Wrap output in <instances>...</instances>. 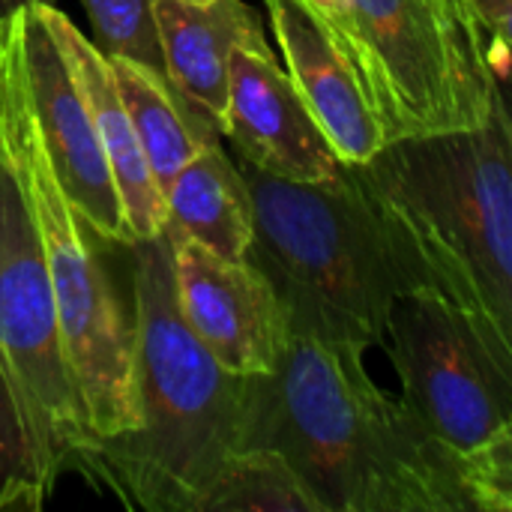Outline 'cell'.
Instances as JSON below:
<instances>
[{"instance_id": "obj_2", "label": "cell", "mask_w": 512, "mask_h": 512, "mask_svg": "<svg viewBox=\"0 0 512 512\" xmlns=\"http://www.w3.org/2000/svg\"><path fill=\"white\" fill-rule=\"evenodd\" d=\"M132 390L138 426L99 438L84 477L123 507L198 512L222 462L240 450L246 378L231 375L183 324L171 243L132 246Z\"/></svg>"}, {"instance_id": "obj_22", "label": "cell", "mask_w": 512, "mask_h": 512, "mask_svg": "<svg viewBox=\"0 0 512 512\" xmlns=\"http://www.w3.org/2000/svg\"><path fill=\"white\" fill-rule=\"evenodd\" d=\"M315 3H318V6H324V3H327V0H315Z\"/></svg>"}, {"instance_id": "obj_21", "label": "cell", "mask_w": 512, "mask_h": 512, "mask_svg": "<svg viewBox=\"0 0 512 512\" xmlns=\"http://www.w3.org/2000/svg\"><path fill=\"white\" fill-rule=\"evenodd\" d=\"M30 3H54V0H0V21L9 18L12 12H18L21 6H30Z\"/></svg>"}, {"instance_id": "obj_14", "label": "cell", "mask_w": 512, "mask_h": 512, "mask_svg": "<svg viewBox=\"0 0 512 512\" xmlns=\"http://www.w3.org/2000/svg\"><path fill=\"white\" fill-rule=\"evenodd\" d=\"M45 15H48V24L57 36V42L66 51V60L78 78V87L87 99L93 129H96L99 147L108 159L132 243L153 240L165 228V195H162L159 183L153 180V171L144 159V150L138 144L129 111L120 99L108 57L54 3L45 6Z\"/></svg>"}, {"instance_id": "obj_6", "label": "cell", "mask_w": 512, "mask_h": 512, "mask_svg": "<svg viewBox=\"0 0 512 512\" xmlns=\"http://www.w3.org/2000/svg\"><path fill=\"white\" fill-rule=\"evenodd\" d=\"M387 141L471 129L507 108L465 0H327Z\"/></svg>"}, {"instance_id": "obj_11", "label": "cell", "mask_w": 512, "mask_h": 512, "mask_svg": "<svg viewBox=\"0 0 512 512\" xmlns=\"http://www.w3.org/2000/svg\"><path fill=\"white\" fill-rule=\"evenodd\" d=\"M219 132L234 144L240 162L279 180L315 183L345 165L270 48L231 51Z\"/></svg>"}, {"instance_id": "obj_4", "label": "cell", "mask_w": 512, "mask_h": 512, "mask_svg": "<svg viewBox=\"0 0 512 512\" xmlns=\"http://www.w3.org/2000/svg\"><path fill=\"white\" fill-rule=\"evenodd\" d=\"M432 285L512 363V120L405 135L360 165Z\"/></svg>"}, {"instance_id": "obj_18", "label": "cell", "mask_w": 512, "mask_h": 512, "mask_svg": "<svg viewBox=\"0 0 512 512\" xmlns=\"http://www.w3.org/2000/svg\"><path fill=\"white\" fill-rule=\"evenodd\" d=\"M81 6L96 33L90 42L105 57H123L165 75L153 0H81Z\"/></svg>"}, {"instance_id": "obj_12", "label": "cell", "mask_w": 512, "mask_h": 512, "mask_svg": "<svg viewBox=\"0 0 512 512\" xmlns=\"http://www.w3.org/2000/svg\"><path fill=\"white\" fill-rule=\"evenodd\" d=\"M288 78L312 120L345 165L369 162L384 132L360 84L357 66L315 0H264Z\"/></svg>"}, {"instance_id": "obj_9", "label": "cell", "mask_w": 512, "mask_h": 512, "mask_svg": "<svg viewBox=\"0 0 512 512\" xmlns=\"http://www.w3.org/2000/svg\"><path fill=\"white\" fill-rule=\"evenodd\" d=\"M45 6L48 3L21 6L0 21L21 75L36 135L45 147L57 186L78 219L99 240L132 246V234L126 228L117 186L99 147L87 99L63 45L48 24Z\"/></svg>"}, {"instance_id": "obj_15", "label": "cell", "mask_w": 512, "mask_h": 512, "mask_svg": "<svg viewBox=\"0 0 512 512\" xmlns=\"http://www.w3.org/2000/svg\"><path fill=\"white\" fill-rule=\"evenodd\" d=\"M162 231L195 240L219 258L246 261L252 243L249 192L219 138L207 141L165 186Z\"/></svg>"}, {"instance_id": "obj_19", "label": "cell", "mask_w": 512, "mask_h": 512, "mask_svg": "<svg viewBox=\"0 0 512 512\" xmlns=\"http://www.w3.org/2000/svg\"><path fill=\"white\" fill-rule=\"evenodd\" d=\"M3 510H30V507L21 477V444L6 402V390L0 384V512Z\"/></svg>"}, {"instance_id": "obj_7", "label": "cell", "mask_w": 512, "mask_h": 512, "mask_svg": "<svg viewBox=\"0 0 512 512\" xmlns=\"http://www.w3.org/2000/svg\"><path fill=\"white\" fill-rule=\"evenodd\" d=\"M0 384L21 444L27 507L39 510L60 477L84 474L96 447L63 357L39 228L18 162L0 135Z\"/></svg>"}, {"instance_id": "obj_13", "label": "cell", "mask_w": 512, "mask_h": 512, "mask_svg": "<svg viewBox=\"0 0 512 512\" xmlns=\"http://www.w3.org/2000/svg\"><path fill=\"white\" fill-rule=\"evenodd\" d=\"M153 18L165 78L180 99L219 132L231 51L240 45L270 48L255 9L243 0H153Z\"/></svg>"}, {"instance_id": "obj_8", "label": "cell", "mask_w": 512, "mask_h": 512, "mask_svg": "<svg viewBox=\"0 0 512 512\" xmlns=\"http://www.w3.org/2000/svg\"><path fill=\"white\" fill-rule=\"evenodd\" d=\"M402 405L468 471L477 512L512 510V363L435 285L393 300L384 345Z\"/></svg>"}, {"instance_id": "obj_1", "label": "cell", "mask_w": 512, "mask_h": 512, "mask_svg": "<svg viewBox=\"0 0 512 512\" xmlns=\"http://www.w3.org/2000/svg\"><path fill=\"white\" fill-rule=\"evenodd\" d=\"M366 351L288 336L246 378L240 450H276L318 512H477L465 465L363 363Z\"/></svg>"}, {"instance_id": "obj_3", "label": "cell", "mask_w": 512, "mask_h": 512, "mask_svg": "<svg viewBox=\"0 0 512 512\" xmlns=\"http://www.w3.org/2000/svg\"><path fill=\"white\" fill-rule=\"evenodd\" d=\"M249 192L246 261L276 291L288 336L381 348L396 297L432 285L420 255L378 204L360 165L315 183L237 165Z\"/></svg>"}, {"instance_id": "obj_16", "label": "cell", "mask_w": 512, "mask_h": 512, "mask_svg": "<svg viewBox=\"0 0 512 512\" xmlns=\"http://www.w3.org/2000/svg\"><path fill=\"white\" fill-rule=\"evenodd\" d=\"M108 66L114 72L120 99L129 111L153 180L165 195V186L174 180V174L207 141H216L222 135L180 99V93L162 72L123 57H108Z\"/></svg>"}, {"instance_id": "obj_17", "label": "cell", "mask_w": 512, "mask_h": 512, "mask_svg": "<svg viewBox=\"0 0 512 512\" xmlns=\"http://www.w3.org/2000/svg\"><path fill=\"white\" fill-rule=\"evenodd\" d=\"M198 512H318V504L276 450L246 447L222 462Z\"/></svg>"}, {"instance_id": "obj_5", "label": "cell", "mask_w": 512, "mask_h": 512, "mask_svg": "<svg viewBox=\"0 0 512 512\" xmlns=\"http://www.w3.org/2000/svg\"><path fill=\"white\" fill-rule=\"evenodd\" d=\"M0 135L6 138L39 228L48 282L57 309L63 357L93 438H114L138 426L132 390V315L105 264L87 240L63 189L54 180L36 135L12 48L0 30Z\"/></svg>"}, {"instance_id": "obj_10", "label": "cell", "mask_w": 512, "mask_h": 512, "mask_svg": "<svg viewBox=\"0 0 512 512\" xmlns=\"http://www.w3.org/2000/svg\"><path fill=\"white\" fill-rule=\"evenodd\" d=\"M171 243L174 297L183 324L231 375H270L288 345L282 303L249 261H228L195 240Z\"/></svg>"}, {"instance_id": "obj_20", "label": "cell", "mask_w": 512, "mask_h": 512, "mask_svg": "<svg viewBox=\"0 0 512 512\" xmlns=\"http://www.w3.org/2000/svg\"><path fill=\"white\" fill-rule=\"evenodd\" d=\"M486 36V54L498 81H507L510 69V12L512 0H465Z\"/></svg>"}]
</instances>
